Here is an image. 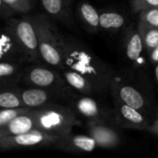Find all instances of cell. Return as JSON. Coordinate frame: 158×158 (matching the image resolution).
<instances>
[{
    "mask_svg": "<svg viewBox=\"0 0 158 158\" xmlns=\"http://www.w3.org/2000/svg\"><path fill=\"white\" fill-rule=\"evenodd\" d=\"M65 68L75 70L91 80L101 94L110 88L114 81L112 69L88 47L75 39L65 38Z\"/></svg>",
    "mask_w": 158,
    "mask_h": 158,
    "instance_id": "6da1fadb",
    "label": "cell"
},
{
    "mask_svg": "<svg viewBox=\"0 0 158 158\" xmlns=\"http://www.w3.org/2000/svg\"><path fill=\"white\" fill-rule=\"evenodd\" d=\"M41 59L59 71L64 69L65 37L44 14L35 16Z\"/></svg>",
    "mask_w": 158,
    "mask_h": 158,
    "instance_id": "7a4b0ae2",
    "label": "cell"
},
{
    "mask_svg": "<svg viewBox=\"0 0 158 158\" xmlns=\"http://www.w3.org/2000/svg\"><path fill=\"white\" fill-rule=\"evenodd\" d=\"M32 114L35 129L59 137L71 133L74 127L81 125L73 108L56 103L32 109Z\"/></svg>",
    "mask_w": 158,
    "mask_h": 158,
    "instance_id": "3957f363",
    "label": "cell"
},
{
    "mask_svg": "<svg viewBox=\"0 0 158 158\" xmlns=\"http://www.w3.org/2000/svg\"><path fill=\"white\" fill-rule=\"evenodd\" d=\"M11 35L25 62L35 63L41 59L35 16L20 19L10 18L4 27Z\"/></svg>",
    "mask_w": 158,
    "mask_h": 158,
    "instance_id": "277c9868",
    "label": "cell"
},
{
    "mask_svg": "<svg viewBox=\"0 0 158 158\" xmlns=\"http://www.w3.org/2000/svg\"><path fill=\"white\" fill-rule=\"evenodd\" d=\"M29 87H39L66 93L70 88L58 69L43 66H31L24 70L22 81ZM71 89V88H70Z\"/></svg>",
    "mask_w": 158,
    "mask_h": 158,
    "instance_id": "5b68a950",
    "label": "cell"
},
{
    "mask_svg": "<svg viewBox=\"0 0 158 158\" xmlns=\"http://www.w3.org/2000/svg\"><path fill=\"white\" fill-rule=\"evenodd\" d=\"M61 137L50 134L38 129L15 136H0L2 151L27 147H54Z\"/></svg>",
    "mask_w": 158,
    "mask_h": 158,
    "instance_id": "8992f818",
    "label": "cell"
},
{
    "mask_svg": "<svg viewBox=\"0 0 158 158\" xmlns=\"http://www.w3.org/2000/svg\"><path fill=\"white\" fill-rule=\"evenodd\" d=\"M73 108L88 121H115L114 110L110 111L104 107L91 95L82 94V96L73 100Z\"/></svg>",
    "mask_w": 158,
    "mask_h": 158,
    "instance_id": "52a82bcc",
    "label": "cell"
},
{
    "mask_svg": "<svg viewBox=\"0 0 158 158\" xmlns=\"http://www.w3.org/2000/svg\"><path fill=\"white\" fill-rule=\"evenodd\" d=\"M114 115L115 122L122 128L148 131L150 127L149 121L143 114V111L118 101H115Z\"/></svg>",
    "mask_w": 158,
    "mask_h": 158,
    "instance_id": "ba28073f",
    "label": "cell"
},
{
    "mask_svg": "<svg viewBox=\"0 0 158 158\" xmlns=\"http://www.w3.org/2000/svg\"><path fill=\"white\" fill-rule=\"evenodd\" d=\"M107 121H88V132L101 148H115L120 144L118 131Z\"/></svg>",
    "mask_w": 158,
    "mask_h": 158,
    "instance_id": "9c48e42d",
    "label": "cell"
},
{
    "mask_svg": "<svg viewBox=\"0 0 158 158\" xmlns=\"http://www.w3.org/2000/svg\"><path fill=\"white\" fill-rule=\"evenodd\" d=\"M98 147L97 143L91 135L73 134L72 132L61 137L54 148L75 154L92 153Z\"/></svg>",
    "mask_w": 158,
    "mask_h": 158,
    "instance_id": "30bf717a",
    "label": "cell"
},
{
    "mask_svg": "<svg viewBox=\"0 0 158 158\" xmlns=\"http://www.w3.org/2000/svg\"><path fill=\"white\" fill-rule=\"evenodd\" d=\"M110 90L115 101L123 103L141 111H143L146 108L145 97L134 86L113 81Z\"/></svg>",
    "mask_w": 158,
    "mask_h": 158,
    "instance_id": "8fae6325",
    "label": "cell"
},
{
    "mask_svg": "<svg viewBox=\"0 0 158 158\" xmlns=\"http://www.w3.org/2000/svg\"><path fill=\"white\" fill-rule=\"evenodd\" d=\"M61 94H63V92L39 87H29L27 89L20 90L24 106L31 109L45 106L54 103V100L58 98Z\"/></svg>",
    "mask_w": 158,
    "mask_h": 158,
    "instance_id": "7c38bea8",
    "label": "cell"
},
{
    "mask_svg": "<svg viewBox=\"0 0 158 158\" xmlns=\"http://www.w3.org/2000/svg\"><path fill=\"white\" fill-rule=\"evenodd\" d=\"M46 15L53 20L67 26L73 24L72 3L73 0H40Z\"/></svg>",
    "mask_w": 158,
    "mask_h": 158,
    "instance_id": "4fadbf2b",
    "label": "cell"
},
{
    "mask_svg": "<svg viewBox=\"0 0 158 158\" xmlns=\"http://www.w3.org/2000/svg\"><path fill=\"white\" fill-rule=\"evenodd\" d=\"M60 72L62 73V76L64 77L67 84L74 92L84 95H94L96 94H101L98 87L91 80L82 76L79 72L67 68H65Z\"/></svg>",
    "mask_w": 158,
    "mask_h": 158,
    "instance_id": "5bb4252c",
    "label": "cell"
},
{
    "mask_svg": "<svg viewBox=\"0 0 158 158\" xmlns=\"http://www.w3.org/2000/svg\"><path fill=\"white\" fill-rule=\"evenodd\" d=\"M123 47L127 58L131 62H137L144 50L142 35L139 31L138 27H129L124 33L123 37Z\"/></svg>",
    "mask_w": 158,
    "mask_h": 158,
    "instance_id": "9a60e30c",
    "label": "cell"
},
{
    "mask_svg": "<svg viewBox=\"0 0 158 158\" xmlns=\"http://www.w3.org/2000/svg\"><path fill=\"white\" fill-rule=\"evenodd\" d=\"M35 129V120L32 114V109L25 114H22L6 126L0 128V136H15L26 133Z\"/></svg>",
    "mask_w": 158,
    "mask_h": 158,
    "instance_id": "2e32d148",
    "label": "cell"
},
{
    "mask_svg": "<svg viewBox=\"0 0 158 158\" xmlns=\"http://www.w3.org/2000/svg\"><path fill=\"white\" fill-rule=\"evenodd\" d=\"M78 18L85 28L91 33H95L100 30V11L88 2H81L77 7Z\"/></svg>",
    "mask_w": 158,
    "mask_h": 158,
    "instance_id": "e0dca14e",
    "label": "cell"
},
{
    "mask_svg": "<svg viewBox=\"0 0 158 158\" xmlns=\"http://www.w3.org/2000/svg\"><path fill=\"white\" fill-rule=\"evenodd\" d=\"M126 18L120 12L115 10L100 11V29L108 32L115 33L125 27Z\"/></svg>",
    "mask_w": 158,
    "mask_h": 158,
    "instance_id": "ac0fdd59",
    "label": "cell"
},
{
    "mask_svg": "<svg viewBox=\"0 0 158 158\" xmlns=\"http://www.w3.org/2000/svg\"><path fill=\"white\" fill-rule=\"evenodd\" d=\"M21 63L11 60H1L0 64V79L1 84L10 85L11 83L22 81L24 70L21 68Z\"/></svg>",
    "mask_w": 158,
    "mask_h": 158,
    "instance_id": "d6986e66",
    "label": "cell"
},
{
    "mask_svg": "<svg viewBox=\"0 0 158 158\" xmlns=\"http://www.w3.org/2000/svg\"><path fill=\"white\" fill-rule=\"evenodd\" d=\"M1 60H11L19 63H25V60L12 40L9 32L4 28L1 37Z\"/></svg>",
    "mask_w": 158,
    "mask_h": 158,
    "instance_id": "ffe728a7",
    "label": "cell"
},
{
    "mask_svg": "<svg viewBox=\"0 0 158 158\" xmlns=\"http://www.w3.org/2000/svg\"><path fill=\"white\" fill-rule=\"evenodd\" d=\"M0 107L1 108H19L26 107L21 98L20 90L9 89L2 90L0 94Z\"/></svg>",
    "mask_w": 158,
    "mask_h": 158,
    "instance_id": "44dd1931",
    "label": "cell"
},
{
    "mask_svg": "<svg viewBox=\"0 0 158 158\" xmlns=\"http://www.w3.org/2000/svg\"><path fill=\"white\" fill-rule=\"evenodd\" d=\"M137 27L143 38L144 50L149 54L158 45V28L150 27L141 22L138 23Z\"/></svg>",
    "mask_w": 158,
    "mask_h": 158,
    "instance_id": "7402d4cb",
    "label": "cell"
},
{
    "mask_svg": "<svg viewBox=\"0 0 158 158\" xmlns=\"http://www.w3.org/2000/svg\"><path fill=\"white\" fill-rule=\"evenodd\" d=\"M6 5L15 14H27L34 7L35 0H0Z\"/></svg>",
    "mask_w": 158,
    "mask_h": 158,
    "instance_id": "603a6c76",
    "label": "cell"
},
{
    "mask_svg": "<svg viewBox=\"0 0 158 158\" xmlns=\"http://www.w3.org/2000/svg\"><path fill=\"white\" fill-rule=\"evenodd\" d=\"M31 110L29 107H19V108H1L0 110V128L8 124L11 120L17 117L28 113Z\"/></svg>",
    "mask_w": 158,
    "mask_h": 158,
    "instance_id": "cb8c5ba5",
    "label": "cell"
},
{
    "mask_svg": "<svg viewBox=\"0 0 158 158\" xmlns=\"http://www.w3.org/2000/svg\"><path fill=\"white\" fill-rule=\"evenodd\" d=\"M139 22L150 27L158 28V7L146 8L140 12Z\"/></svg>",
    "mask_w": 158,
    "mask_h": 158,
    "instance_id": "d4e9b609",
    "label": "cell"
},
{
    "mask_svg": "<svg viewBox=\"0 0 158 158\" xmlns=\"http://www.w3.org/2000/svg\"><path fill=\"white\" fill-rule=\"evenodd\" d=\"M132 12L138 13L146 8L158 7V0H133L131 2Z\"/></svg>",
    "mask_w": 158,
    "mask_h": 158,
    "instance_id": "484cf974",
    "label": "cell"
},
{
    "mask_svg": "<svg viewBox=\"0 0 158 158\" xmlns=\"http://www.w3.org/2000/svg\"><path fill=\"white\" fill-rule=\"evenodd\" d=\"M148 55H149V58H150L151 63L154 65H156L158 63V45L156 48H154Z\"/></svg>",
    "mask_w": 158,
    "mask_h": 158,
    "instance_id": "4316f807",
    "label": "cell"
},
{
    "mask_svg": "<svg viewBox=\"0 0 158 158\" xmlns=\"http://www.w3.org/2000/svg\"><path fill=\"white\" fill-rule=\"evenodd\" d=\"M148 131H149L150 132H152L153 134H155V135L158 136V116H157V118L155 119V121L153 122V124H152V125H150V127H149Z\"/></svg>",
    "mask_w": 158,
    "mask_h": 158,
    "instance_id": "83f0119b",
    "label": "cell"
},
{
    "mask_svg": "<svg viewBox=\"0 0 158 158\" xmlns=\"http://www.w3.org/2000/svg\"><path fill=\"white\" fill-rule=\"evenodd\" d=\"M155 76H156V79L158 81V63L156 65V68H155Z\"/></svg>",
    "mask_w": 158,
    "mask_h": 158,
    "instance_id": "f1b7e54d",
    "label": "cell"
},
{
    "mask_svg": "<svg viewBox=\"0 0 158 158\" xmlns=\"http://www.w3.org/2000/svg\"><path fill=\"white\" fill-rule=\"evenodd\" d=\"M132 1H133V0H130V3H131V2H132Z\"/></svg>",
    "mask_w": 158,
    "mask_h": 158,
    "instance_id": "f546056e",
    "label": "cell"
}]
</instances>
